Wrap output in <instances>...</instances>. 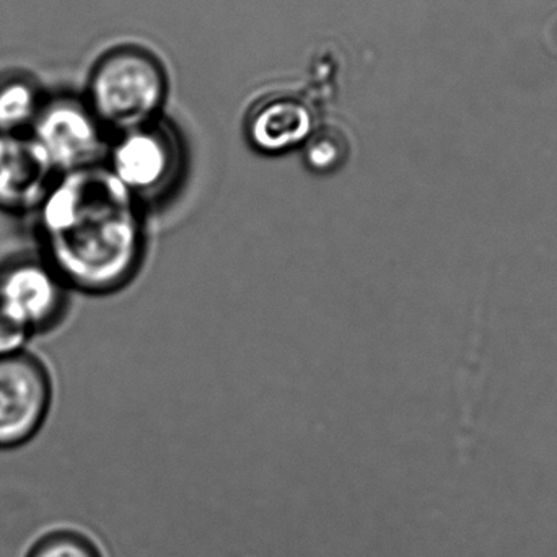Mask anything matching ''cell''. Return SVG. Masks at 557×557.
<instances>
[{"label": "cell", "instance_id": "obj_12", "mask_svg": "<svg viewBox=\"0 0 557 557\" xmlns=\"http://www.w3.org/2000/svg\"><path fill=\"white\" fill-rule=\"evenodd\" d=\"M32 339V334L25 327L20 326L12 318L0 311V357L23 352Z\"/></svg>", "mask_w": 557, "mask_h": 557}, {"label": "cell", "instance_id": "obj_1", "mask_svg": "<svg viewBox=\"0 0 557 557\" xmlns=\"http://www.w3.org/2000/svg\"><path fill=\"white\" fill-rule=\"evenodd\" d=\"M36 214L39 255L71 290H111L140 248L133 195L103 166L59 175Z\"/></svg>", "mask_w": 557, "mask_h": 557}, {"label": "cell", "instance_id": "obj_4", "mask_svg": "<svg viewBox=\"0 0 557 557\" xmlns=\"http://www.w3.org/2000/svg\"><path fill=\"white\" fill-rule=\"evenodd\" d=\"M69 292L71 288L39 251L12 255L0 263V311L33 337L61 323Z\"/></svg>", "mask_w": 557, "mask_h": 557}, {"label": "cell", "instance_id": "obj_2", "mask_svg": "<svg viewBox=\"0 0 557 557\" xmlns=\"http://www.w3.org/2000/svg\"><path fill=\"white\" fill-rule=\"evenodd\" d=\"M166 95L169 75L159 58L121 46L95 62L85 98L108 129L123 133L157 120Z\"/></svg>", "mask_w": 557, "mask_h": 557}, {"label": "cell", "instance_id": "obj_5", "mask_svg": "<svg viewBox=\"0 0 557 557\" xmlns=\"http://www.w3.org/2000/svg\"><path fill=\"white\" fill-rule=\"evenodd\" d=\"M51 372L28 349L0 357V450L23 447L38 435L51 412Z\"/></svg>", "mask_w": 557, "mask_h": 557}, {"label": "cell", "instance_id": "obj_10", "mask_svg": "<svg viewBox=\"0 0 557 557\" xmlns=\"http://www.w3.org/2000/svg\"><path fill=\"white\" fill-rule=\"evenodd\" d=\"M301 147L305 162L318 173L334 172L349 156L346 136L334 127H317Z\"/></svg>", "mask_w": 557, "mask_h": 557}, {"label": "cell", "instance_id": "obj_3", "mask_svg": "<svg viewBox=\"0 0 557 557\" xmlns=\"http://www.w3.org/2000/svg\"><path fill=\"white\" fill-rule=\"evenodd\" d=\"M28 136L58 175L94 169L110 150L108 127L74 94L48 95Z\"/></svg>", "mask_w": 557, "mask_h": 557}, {"label": "cell", "instance_id": "obj_7", "mask_svg": "<svg viewBox=\"0 0 557 557\" xmlns=\"http://www.w3.org/2000/svg\"><path fill=\"white\" fill-rule=\"evenodd\" d=\"M58 176L28 134L0 133V212L35 214Z\"/></svg>", "mask_w": 557, "mask_h": 557}, {"label": "cell", "instance_id": "obj_8", "mask_svg": "<svg viewBox=\"0 0 557 557\" xmlns=\"http://www.w3.org/2000/svg\"><path fill=\"white\" fill-rule=\"evenodd\" d=\"M317 129L314 113L304 98L290 94L263 97L248 111L245 131L255 149L284 153L307 143Z\"/></svg>", "mask_w": 557, "mask_h": 557}, {"label": "cell", "instance_id": "obj_9", "mask_svg": "<svg viewBox=\"0 0 557 557\" xmlns=\"http://www.w3.org/2000/svg\"><path fill=\"white\" fill-rule=\"evenodd\" d=\"M48 95L25 74L0 78V133L28 134Z\"/></svg>", "mask_w": 557, "mask_h": 557}, {"label": "cell", "instance_id": "obj_11", "mask_svg": "<svg viewBox=\"0 0 557 557\" xmlns=\"http://www.w3.org/2000/svg\"><path fill=\"white\" fill-rule=\"evenodd\" d=\"M25 557H103L98 546L82 532L58 529L39 536Z\"/></svg>", "mask_w": 557, "mask_h": 557}, {"label": "cell", "instance_id": "obj_6", "mask_svg": "<svg viewBox=\"0 0 557 557\" xmlns=\"http://www.w3.org/2000/svg\"><path fill=\"white\" fill-rule=\"evenodd\" d=\"M110 172L131 193L159 191L178 172L182 160L178 134L157 120L120 133L108 150Z\"/></svg>", "mask_w": 557, "mask_h": 557}]
</instances>
